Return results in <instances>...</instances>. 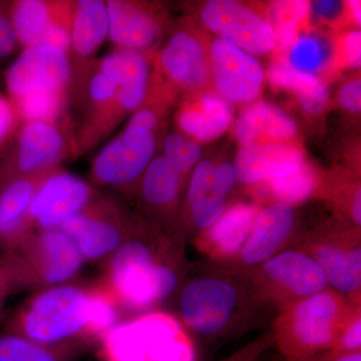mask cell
Segmentation results:
<instances>
[{"mask_svg":"<svg viewBox=\"0 0 361 361\" xmlns=\"http://www.w3.org/2000/svg\"><path fill=\"white\" fill-rule=\"evenodd\" d=\"M184 240L133 213L129 235L102 267V283L123 313L140 315L174 300L188 274Z\"/></svg>","mask_w":361,"mask_h":361,"instance_id":"6da1fadb","label":"cell"},{"mask_svg":"<svg viewBox=\"0 0 361 361\" xmlns=\"http://www.w3.org/2000/svg\"><path fill=\"white\" fill-rule=\"evenodd\" d=\"M123 312L101 280L35 291L6 323V332L47 345L101 342Z\"/></svg>","mask_w":361,"mask_h":361,"instance_id":"7a4b0ae2","label":"cell"},{"mask_svg":"<svg viewBox=\"0 0 361 361\" xmlns=\"http://www.w3.org/2000/svg\"><path fill=\"white\" fill-rule=\"evenodd\" d=\"M174 301L188 334L208 341L224 338L252 326L262 305L243 278L207 263L198 275L185 278Z\"/></svg>","mask_w":361,"mask_h":361,"instance_id":"3957f363","label":"cell"},{"mask_svg":"<svg viewBox=\"0 0 361 361\" xmlns=\"http://www.w3.org/2000/svg\"><path fill=\"white\" fill-rule=\"evenodd\" d=\"M351 305L329 287L282 308L269 329L273 346L285 361H301L330 350Z\"/></svg>","mask_w":361,"mask_h":361,"instance_id":"277c9868","label":"cell"},{"mask_svg":"<svg viewBox=\"0 0 361 361\" xmlns=\"http://www.w3.org/2000/svg\"><path fill=\"white\" fill-rule=\"evenodd\" d=\"M0 263L16 292L39 291L75 281L85 261L59 228L28 233L20 243L2 252Z\"/></svg>","mask_w":361,"mask_h":361,"instance_id":"5b68a950","label":"cell"},{"mask_svg":"<svg viewBox=\"0 0 361 361\" xmlns=\"http://www.w3.org/2000/svg\"><path fill=\"white\" fill-rule=\"evenodd\" d=\"M99 344L104 361H191L194 353L177 316L161 310L118 322Z\"/></svg>","mask_w":361,"mask_h":361,"instance_id":"8992f818","label":"cell"},{"mask_svg":"<svg viewBox=\"0 0 361 361\" xmlns=\"http://www.w3.org/2000/svg\"><path fill=\"white\" fill-rule=\"evenodd\" d=\"M210 39L190 16L173 23L167 37L154 54L152 75L179 99L213 90Z\"/></svg>","mask_w":361,"mask_h":361,"instance_id":"52a82bcc","label":"cell"},{"mask_svg":"<svg viewBox=\"0 0 361 361\" xmlns=\"http://www.w3.org/2000/svg\"><path fill=\"white\" fill-rule=\"evenodd\" d=\"M236 274L243 278L259 302L275 314L296 301L329 288L319 264L293 247L257 267Z\"/></svg>","mask_w":361,"mask_h":361,"instance_id":"ba28073f","label":"cell"},{"mask_svg":"<svg viewBox=\"0 0 361 361\" xmlns=\"http://www.w3.org/2000/svg\"><path fill=\"white\" fill-rule=\"evenodd\" d=\"M291 247L314 259L330 288L361 304V228L334 219L298 235Z\"/></svg>","mask_w":361,"mask_h":361,"instance_id":"9c48e42d","label":"cell"},{"mask_svg":"<svg viewBox=\"0 0 361 361\" xmlns=\"http://www.w3.org/2000/svg\"><path fill=\"white\" fill-rule=\"evenodd\" d=\"M70 127L68 118L59 123L20 126L0 160V188L16 178L63 167V161L78 156Z\"/></svg>","mask_w":361,"mask_h":361,"instance_id":"30bf717a","label":"cell"},{"mask_svg":"<svg viewBox=\"0 0 361 361\" xmlns=\"http://www.w3.org/2000/svg\"><path fill=\"white\" fill-rule=\"evenodd\" d=\"M132 216L116 197L99 193L59 229L70 237L85 263L103 266L127 239Z\"/></svg>","mask_w":361,"mask_h":361,"instance_id":"8fae6325","label":"cell"},{"mask_svg":"<svg viewBox=\"0 0 361 361\" xmlns=\"http://www.w3.org/2000/svg\"><path fill=\"white\" fill-rule=\"evenodd\" d=\"M160 137L154 133L125 128L92 161L89 182L135 199L142 175L156 157Z\"/></svg>","mask_w":361,"mask_h":361,"instance_id":"7c38bea8","label":"cell"},{"mask_svg":"<svg viewBox=\"0 0 361 361\" xmlns=\"http://www.w3.org/2000/svg\"><path fill=\"white\" fill-rule=\"evenodd\" d=\"M189 16L201 28L251 56H266L274 49V35L266 18L264 4L209 0L197 6Z\"/></svg>","mask_w":361,"mask_h":361,"instance_id":"4fadbf2b","label":"cell"},{"mask_svg":"<svg viewBox=\"0 0 361 361\" xmlns=\"http://www.w3.org/2000/svg\"><path fill=\"white\" fill-rule=\"evenodd\" d=\"M123 78L114 99L103 111L82 120L75 137L78 156L87 153L144 103L148 92L154 54L121 49Z\"/></svg>","mask_w":361,"mask_h":361,"instance_id":"5bb4252c","label":"cell"},{"mask_svg":"<svg viewBox=\"0 0 361 361\" xmlns=\"http://www.w3.org/2000/svg\"><path fill=\"white\" fill-rule=\"evenodd\" d=\"M71 78L65 49L49 44L26 47L4 73L7 99L40 94L70 97Z\"/></svg>","mask_w":361,"mask_h":361,"instance_id":"9a60e30c","label":"cell"},{"mask_svg":"<svg viewBox=\"0 0 361 361\" xmlns=\"http://www.w3.org/2000/svg\"><path fill=\"white\" fill-rule=\"evenodd\" d=\"M109 37L115 49L154 54L173 23L165 4L141 0H108Z\"/></svg>","mask_w":361,"mask_h":361,"instance_id":"2e32d148","label":"cell"},{"mask_svg":"<svg viewBox=\"0 0 361 361\" xmlns=\"http://www.w3.org/2000/svg\"><path fill=\"white\" fill-rule=\"evenodd\" d=\"M109 37L106 1H73L68 61L71 66L70 101L82 104L87 80L96 63V54Z\"/></svg>","mask_w":361,"mask_h":361,"instance_id":"e0dca14e","label":"cell"},{"mask_svg":"<svg viewBox=\"0 0 361 361\" xmlns=\"http://www.w3.org/2000/svg\"><path fill=\"white\" fill-rule=\"evenodd\" d=\"M99 193L89 180L63 167L56 169L42 180L33 197L27 215L30 231L59 229Z\"/></svg>","mask_w":361,"mask_h":361,"instance_id":"ac0fdd59","label":"cell"},{"mask_svg":"<svg viewBox=\"0 0 361 361\" xmlns=\"http://www.w3.org/2000/svg\"><path fill=\"white\" fill-rule=\"evenodd\" d=\"M209 52L211 84L218 96L231 106L258 101L266 75L255 56L216 37H211Z\"/></svg>","mask_w":361,"mask_h":361,"instance_id":"d6986e66","label":"cell"},{"mask_svg":"<svg viewBox=\"0 0 361 361\" xmlns=\"http://www.w3.org/2000/svg\"><path fill=\"white\" fill-rule=\"evenodd\" d=\"M296 229L294 207L279 203L262 207L238 255L223 264L209 263L229 273L244 272L257 267L291 247L298 236Z\"/></svg>","mask_w":361,"mask_h":361,"instance_id":"ffe728a7","label":"cell"},{"mask_svg":"<svg viewBox=\"0 0 361 361\" xmlns=\"http://www.w3.org/2000/svg\"><path fill=\"white\" fill-rule=\"evenodd\" d=\"M73 0H14L11 14L20 47L49 44L68 51Z\"/></svg>","mask_w":361,"mask_h":361,"instance_id":"44dd1931","label":"cell"},{"mask_svg":"<svg viewBox=\"0 0 361 361\" xmlns=\"http://www.w3.org/2000/svg\"><path fill=\"white\" fill-rule=\"evenodd\" d=\"M188 180L163 156H156L137 187L135 199L139 212L135 213L163 231L175 235Z\"/></svg>","mask_w":361,"mask_h":361,"instance_id":"7402d4cb","label":"cell"},{"mask_svg":"<svg viewBox=\"0 0 361 361\" xmlns=\"http://www.w3.org/2000/svg\"><path fill=\"white\" fill-rule=\"evenodd\" d=\"M261 209L253 202L230 203L219 219L195 235L194 246L210 263L229 262L238 255Z\"/></svg>","mask_w":361,"mask_h":361,"instance_id":"603a6c76","label":"cell"},{"mask_svg":"<svg viewBox=\"0 0 361 361\" xmlns=\"http://www.w3.org/2000/svg\"><path fill=\"white\" fill-rule=\"evenodd\" d=\"M174 123L178 133L198 144H206L227 133L234 123V111L231 104L213 90H207L180 99Z\"/></svg>","mask_w":361,"mask_h":361,"instance_id":"cb8c5ba5","label":"cell"},{"mask_svg":"<svg viewBox=\"0 0 361 361\" xmlns=\"http://www.w3.org/2000/svg\"><path fill=\"white\" fill-rule=\"evenodd\" d=\"M307 160L302 145L268 142L242 147L233 165L246 188L296 172Z\"/></svg>","mask_w":361,"mask_h":361,"instance_id":"d4e9b609","label":"cell"},{"mask_svg":"<svg viewBox=\"0 0 361 361\" xmlns=\"http://www.w3.org/2000/svg\"><path fill=\"white\" fill-rule=\"evenodd\" d=\"M232 133L240 148L268 142L301 145L298 127L291 116L262 99L243 106L233 123Z\"/></svg>","mask_w":361,"mask_h":361,"instance_id":"484cf974","label":"cell"},{"mask_svg":"<svg viewBox=\"0 0 361 361\" xmlns=\"http://www.w3.org/2000/svg\"><path fill=\"white\" fill-rule=\"evenodd\" d=\"M56 169L16 178L0 188V248L2 252L13 248L30 233L27 223L30 204L42 180Z\"/></svg>","mask_w":361,"mask_h":361,"instance_id":"4316f807","label":"cell"},{"mask_svg":"<svg viewBox=\"0 0 361 361\" xmlns=\"http://www.w3.org/2000/svg\"><path fill=\"white\" fill-rule=\"evenodd\" d=\"M287 65L329 84L341 75L337 71L334 35L308 25L299 32L283 56Z\"/></svg>","mask_w":361,"mask_h":361,"instance_id":"83f0119b","label":"cell"},{"mask_svg":"<svg viewBox=\"0 0 361 361\" xmlns=\"http://www.w3.org/2000/svg\"><path fill=\"white\" fill-rule=\"evenodd\" d=\"M322 176L323 171L307 160L296 172L246 187V193L260 207L279 203L295 208L316 198Z\"/></svg>","mask_w":361,"mask_h":361,"instance_id":"f1b7e54d","label":"cell"},{"mask_svg":"<svg viewBox=\"0 0 361 361\" xmlns=\"http://www.w3.org/2000/svg\"><path fill=\"white\" fill-rule=\"evenodd\" d=\"M265 75L273 89L293 94L306 115L319 116L329 108V85L324 80L294 70L279 58H273Z\"/></svg>","mask_w":361,"mask_h":361,"instance_id":"f546056e","label":"cell"},{"mask_svg":"<svg viewBox=\"0 0 361 361\" xmlns=\"http://www.w3.org/2000/svg\"><path fill=\"white\" fill-rule=\"evenodd\" d=\"M315 199L325 201L334 219L361 228L360 174L350 168H336L323 172L322 184Z\"/></svg>","mask_w":361,"mask_h":361,"instance_id":"4dcf8cb0","label":"cell"},{"mask_svg":"<svg viewBox=\"0 0 361 361\" xmlns=\"http://www.w3.org/2000/svg\"><path fill=\"white\" fill-rule=\"evenodd\" d=\"M89 348L82 342L47 345L11 332L0 334V361H77Z\"/></svg>","mask_w":361,"mask_h":361,"instance_id":"1f68e13d","label":"cell"},{"mask_svg":"<svg viewBox=\"0 0 361 361\" xmlns=\"http://www.w3.org/2000/svg\"><path fill=\"white\" fill-rule=\"evenodd\" d=\"M266 18L274 35L273 58L283 56L303 28L310 25V1H272L264 4Z\"/></svg>","mask_w":361,"mask_h":361,"instance_id":"d6a6232c","label":"cell"},{"mask_svg":"<svg viewBox=\"0 0 361 361\" xmlns=\"http://www.w3.org/2000/svg\"><path fill=\"white\" fill-rule=\"evenodd\" d=\"M161 156L188 180L202 159L201 145L178 132L165 135L161 142Z\"/></svg>","mask_w":361,"mask_h":361,"instance_id":"836d02e7","label":"cell"},{"mask_svg":"<svg viewBox=\"0 0 361 361\" xmlns=\"http://www.w3.org/2000/svg\"><path fill=\"white\" fill-rule=\"evenodd\" d=\"M310 23L332 35L351 28L346 18L345 1L310 2Z\"/></svg>","mask_w":361,"mask_h":361,"instance_id":"e575fe53","label":"cell"},{"mask_svg":"<svg viewBox=\"0 0 361 361\" xmlns=\"http://www.w3.org/2000/svg\"><path fill=\"white\" fill-rule=\"evenodd\" d=\"M336 63L339 73L345 70H360L361 66L360 28H348L334 35Z\"/></svg>","mask_w":361,"mask_h":361,"instance_id":"d590c367","label":"cell"},{"mask_svg":"<svg viewBox=\"0 0 361 361\" xmlns=\"http://www.w3.org/2000/svg\"><path fill=\"white\" fill-rule=\"evenodd\" d=\"M332 349L342 353L361 351V304L351 305L339 327Z\"/></svg>","mask_w":361,"mask_h":361,"instance_id":"8d00e7d4","label":"cell"},{"mask_svg":"<svg viewBox=\"0 0 361 361\" xmlns=\"http://www.w3.org/2000/svg\"><path fill=\"white\" fill-rule=\"evenodd\" d=\"M20 44L11 20V1L0 0V61L8 59Z\"/></svg>","mask_w":361,"mask_h":361,"instance_id":"74e56055","label":"cell"},{"mask_svg":"<svg viewBox=\"0 0 361 361\" xmlns=\"http://www.w3.org/2000/svg\"><path fill=\"white\" fill-rule=\"evenodd\" d=\"M337 102L342 110L350 115L360 116L361 111L360 73L350 77L341 85L337 94Z\"/></svg>","mask_w":361,"mask_h":361,"instance_id":"f35d334b","label":"cell"},{"mask_svg":"<svg viewBox=\"0 0 361 361\" xmlns=\"http://www.w3.org/2000/svg\"><path fill=\"white\" fill-rule=\"evenodd\" d=\"M20 127L11 102L0 94V154L6 152Z\"/></svg>","mask_w":361,"mask_h":361,"instance_id":"ab89813d","label":"cell"},{"mask_svg":"<svg viewBox=\"0 0 361 361\" xmlns=\"http://www.w3.org/2000/svg\"><path fill=\"white\" fill-rule=\"evenodd\" d=\"M272 346L273 336L270 330H268L232 355L216 361H258L259 358Z\"/></svg>","mask_w":361,"mask_h":361,"instance_id":"60d3db41","label":"cell"},{"mask_svg":"<svg viewBox=\"0 0 361 361\" xmlns=\"http://www.w3.org/2000/svg\"><path fill=\"white\" fill-rule=\"evenodd\" d=\"M237 183L238 179L233 163L225 161L214 163L212 188L215 193L228 199V196L234 191Z\"/></svg>","mask_w":361,"mask_h":361,"instance_id":"b9f144b4","label":"cell"},{"mask_svg":"<svg viewBox=\"0 0 361 361\" xmlns=\"http://www.w3.org/2000/svg\"><path fill=\"white\" fill-rule=\"evenodd\" d=\"M301 361H361V351L342 353V351L330 349Z\"/></svg>","mask_w":361,"mask_h":361,"instance_id":"7bdbcfd3","label":"cell"},{"mask_svg":"<svg viewBox=\"0 0 361 361\" xmlns=\"http://www.w3.org/2000/svg\"><path fill=\"white\" fill-rule=\"evenodd\" d=\"M11 293H13V290L11 279H9L6 270L0 263V322L4 317V304H6V298Z\"/></svg>","mask_w":361,"mask_h":361,"instance_id":"ee69618b","label":"cell"},{"mask_svg":"<svg viewBox=\"0 0 361 361\" xmlns=\"http://www.w3.org/2000/svg\"><path fill=\"white\" fill-rule=\"evenodd\" d=\"M361 2L356 0L345 1L346 18L351 28H360L361 23Z\"/></svg>","mask_w":361,"mask_h":361,"instance_id":"f6af8a7d","label":"cell"}]
</instances>
